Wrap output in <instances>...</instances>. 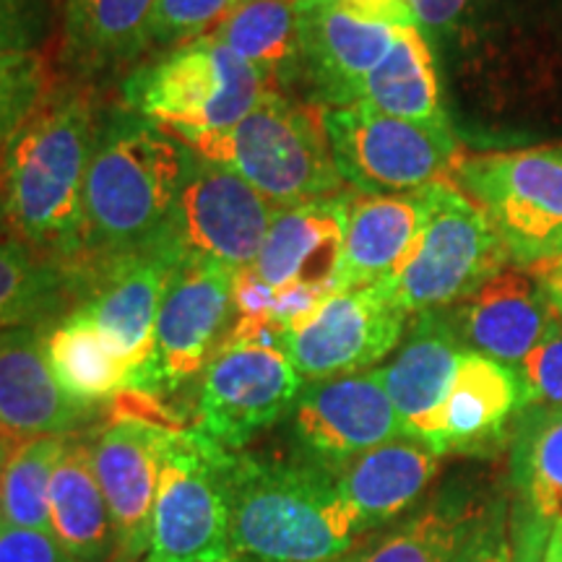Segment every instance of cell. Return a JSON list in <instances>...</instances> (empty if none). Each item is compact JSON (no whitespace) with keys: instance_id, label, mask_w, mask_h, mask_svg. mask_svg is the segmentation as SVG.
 Returning <instances> with one entry per match:
<instances>
[{"instance_id":"1","label":"cell","mask_w":562,"mask_h":562,"mask_svg":"<svg viewBox=\"0 0 562 562\" xmlns=\"http://www.w3.org/2000/svg\"><path fill=\"white\" fill-rule=\"evenodd\" d=\"M100 112L89 87L53 89L0 159V211L42 258L79 277L83 261V182Z\"/></svg>"},{"instance_id":"2","label":"cell","mask_w":562,"mask_h":562,"mask_svg":"<svg viewBox=\"0 0 562 562\" xmlns=\"http://www.w3.org/2000/svg\"><path fill=\"white\" fill-rule=\"evenodd\" d=\"M193 151L133 110L100 117L83 182V273L157 250Z\"/></svg>"},{"instance_id":"3","label":"cell","mask_w":562,"mask_h":562,"mask_svg":"<svg viewBox=\"0 0 562 562\" xmlns=\"http://www.w3.org/2000/svg\"><path fill=\"white\" fill-rule=\"evenodd\" d=\"M232 550L245 562H339L362 531L336 474L297 459L229 451Z\"/></svg>"},{"instance_id":"4","label":"cell","mask_w":562,"mask_h":562,"mask_svg":"<svg viewBox=\"0 0 562 562\" xmlns=\"http://www.w3.org/2000/svg\"><path fill=\"white\" fill-rule=\"evenodd\" d=\"M172 138L240 175L277 211L344 193L328 144L326 108L318 102L269 91L245 121L227 131Z\"/></svg>"},{"instance_id":"5","label":"cell","mask_w":562,"mask_h":562,"mask_svg":"<svg viewBox=\"0 0 562 562\" xmlns=\"http://www.w3.org/2000/svg\"><path fill=\"white\" fill-rule=\"evenodd\" d=\"M269 91L261 70L206 34L133 70L123 102L170 136H182L232 128Z\"/></svg>"},{"instance_id":"6","label":"cell","mask_w":562,"mask_h":562,"mask_svg":"<svg viewBox=\"0 0 562 562\" xmlns=\"http://www.w3.org/2000/svg\"><path fill=\"white\" fill-rule=\"evenodd\" d=\"M510 263L490 216L453 182H432L430 211L409 252L381 281L409 315L446 311Z\"/></svg>"},{"instance_id":"7","label":"cell","mask_w":562,"mask_h":562,"mask_svg":"<svg viewBox=\"0 0 562 562\" xmlns=\"http://www.w3.org/2000/svg\"><path fill=\"white\" fill-rule=\"evenodd\" d=\"M453 178L495 224L513 266L562 258V146L480 154L461 159Z\"/></svg>"},{"instance_id":"8","label":"cell","mask_w":562,"mask_h":562,"mask_svg":"<svg viewBox=\"0 0 562 562\" xmlns=\"http://www.w3.org/2000/svg\"><path fill=\"white\" fill-rule=\"evenodd\" d=\"M229 451L195 430H170L151 513L149 562H232Z\"/></svg>"},{"instance_id":"9","label":"cell","mask_w":562,"mask_h":562,"mask_svg":"<svg viewBox=\"0 0 562 562\" xmlns=\"http://www.w3.org/2000/svg\"><path fill=\"white\" fill-rule=\"evenodd\" d=\"M326 133L341 180L364 195L412 193L448 182L461 161L451 128L402 121L368 102L326 108Z\"/></svg>"},{"instance_id":"10","label":"cell","mask_w":562,"mask_h":562,"mask_svg":"<svg viewBox=\"0 0 562 562\" xmlns=\"http://www.w3.org/2000/svg\"><path fill=\"white\" fill-rule=\"evenodd\" d=\"M277 209L250 182L193 151L157 248L175 261H209L229 271L256 266Z\"/></svg>"},{"instance_id":"11","label":"cell","mask_w":562,"mask_h":562,"mask_svg":"<svg viewBox=\"0 0 562 562\" xmlns=\"http://www.w3.org/2000/svg\"><path fill=\"white\" fill-rule=\"evenodd\" d=\"M302 375L277 344L224 341L203 370L193 430L224 448L243 446L294 409Z\"/></svg>"},{"instance_id":"12","label":"cell","mask_w":562,"mask_h":562,"mask_svg":"<svg viewBox=\"0 0 562 562\" xmlns=\"http://www.w3.org/2000/svg\"><path fill=\"white\" fill-rule=\"evenodd\" d=\"M235 271L209 261H178L161 297L154 326V355L133 381L131 393L159 396L178 391L206 370L222 347V328L232 313Z\"/></svg>"},{"instance_id":"13","label":"cell","mask_w":562,"mask_h":562,"mask_svg":"<svg viewBox=\"0 0 562 562\" xmlns=\"http://www.w3.org/2000/svg\"><path fill=\"white\" fill-rule=\"evenodd\" d=\"M409 318L381 284L351 286L281 336V349L305 381L351 375L389 357Z\"/></svg>"},{"instance_id":"14","label":"cell","mask_w":562,"mask_h":562,"mask_svg":"<svg viewBox=\"0 0 562 562\" xmlns=\"http://www.w3.org/2000/svg\"><path fill=\"white\" fill-rule=\"evenodd\" d=\"M292 435L300 456L339 474L347 463L404 430L381 372L364 370L307 383L294 404Z\"/></svg>"},{"instance_id":"15","label":"cell","mask_w":562,"mask_h":562,"mask_svg":"<svg viewBox=\"0 0 562 562\" xmlns=\"http://www.w3.org/2000/svg\"><path fill=\"white\" fill-rule=\"evenodd\" d=\"M175 263L172 256L157 248L97 266L76 284L74 311L94 321L115 347L128 370L125 391L154 355V326Z\"/></svg>"},{"instance_id":"16","label":"cell","mask_w":562,"mask_h":562,"mask_svg":"<svg viewBox=\"0 0 562 562\" xmlns=\"http://www.w3.org/2000/svg\"><path fill=\"white\" fill-rule=\"evenodd\" d=\"M170 430L178 427L125 414L104 427L91 446L94 474L115 531V558L121 562L138 560L151 544V513Z\"/></svg>"},{"instance_id":"17","label":"cell","mask_w":562,"mask_h":562,"mask_svg":"<svg viewBox=\"0 0 562 562\" xmlns=\"http://www.w3.org/2000/svg\"><path fill=\"white\" fill-rule=\"evenodd\" d=\"M398 26L362 19L334 0H300V76L328 110L362 102L368 76L391 50Z\"/></svg>"},{"instance_id":"18","label":"cell","mask_w":562,"mask_h":562,"mask_svg":"<svg viewBox=\"0 0 562 562\" xmlns=\"http://www.w3.org/2000/svg\"><path fill=\"white\" fill-rule=\"evenodd\" d=\"M508 531L518 562H542L562 521V409L526 406L510 430Z\"/></svg>"},{"instance_id":"19","label":"cell","mask_w":562,"mask_h":562,"mask_svg":"<svg viewBox=\"0 0 562 562\" xmlns=\"http://www.w3.org/2000/svg\"><path fill=\"white\" fill-rule=\"evenodd\" d=\"M467 351L518 368L537 347L558 311L531 269L505 266L480 290L442 311Z\"/></svg>"},{"instance_id":"20","label":"cell","mask_w":562,"mask_h":562,"mask_svg":"<svg viewBox=\"0 0 562 562\" xmlns=\"http://www.w3.org/2000/svg\"><path fill=\"white\" fill-rule=\"evenodd\" d=\"M526 409L524 381L516 368L492 357L463 351L440 412L422 442L435 453H484L501 446Z\"/></svg>"},{"instance_id":"21","label":"cell","mask_w":562,"mask_h":562,"mask_svg":"<svg viewBox=\"0 0 562 562\" xmlns=\"http://www.w3.org/2000/svg\"><path fill=\"white\" fill-rule=\"evenodd\" d=\"M355 193L279 209L256 258L258 277L273 292L286 286H311L326 294L339 292V266L347 235L349 203Z\"/></svg>"},{"instance_id":"22","label":"cell","mask_w":562,"mask_h":562,"mask_svg":"<svg viewBox=\"0 0 562 562\" xmlns=\"http://www.w3.org/2000/svg\"><path fill=\"white\" fill-rule=\"evenodd\" d=\"M47 326L0 331V438L13 442L76 435L91 417L89 406L70 402L45 360Z\"/></svg>"},{"instance_id":"23","label":"cell","mask_w":562,"mask_h":562,"mask_svg":"<svg viewBox=\"0 0 562 562\" xmlns=\"http://www.w3.org/2000/svg\"><path fill=\"white\" fill-rule=\"evenodd\" d=\"M440 472V456L409 435H398L362 453L336 474L341 497L355 513L362 537L389 529L417 508Z\"/></svg>"},{"instance_id":"24","label":"cell","mask_w":562,"mask_h":562,"mask_svg":"<svg viewBox=\"0 0 562 562\" xmlns=\"http://www.w3.org/2000/svg\"><path fill=\"white\" fill-rule=\"evenodd\" d=\"M463 351L467 349L453 336L442 311L414 315L409 339L385 368L378 370L393 409L402 419L404 435L425 438L427 427L451 391Z\"/></svg>"},{"instance_id":"25","label":"cell","mask_w":562,"mask_h":562,"mask_svg":"<svg viewBox=\"0 0 562 562\" xmlns=\"http://www.w3.org/2000/svg\"><path fill=\"white\" fill-rule=\"evenodd\" d=\"M430 211V186L412 193L355 195L339 266V290L381 284L398 269Z\"/></svg>"},{"instance_id":"26","label":"cell","mask_w":562,"mask_h":562,"mask_svg":"<svg viewBox=\"0 0 562 562\" xmlns=\"http://www.w3.org/2000/svg\"><path fill=\"white\" fill-rule=\"evenodd\" d=\"M50 533L74 562H102L115 554V531L91 446L70 435L50 482Z\"/></svg>"},{"instance_id":"27","label":"cell","mask_w":562,"mask_h":562,"mask_svg":"<svg viewBox=\"0 0 562 562\" xmlns=\"http://www.w3.org/2000/svg\"><path fill=\"white\" fill-rule=\"evenodd\" d=\"M154 0H66L63 58L94 74L117 68L149 47Z\"/></svg>"},{"instance_id":"28","label":"cell","mask_w":562,"mask_h":562,"mask_svg":"<svg viewBox=\"0 0 562 562\" xmlns=\"http://www.w3.org/2000/svg\"><path fill=\"white\" fill-rule=\"evenodd\" d=\"M362 102L402 121L451 128L442 110L430 40L417 26H398L391 50L364 81Z\"/></svg>"},{"instance_id":"29","label":"cell","mask_w":562,"mask_h":562,"mask_svg":"<svg viewBox=\"0 0 562 562\" xmlns=\"http://www.w3.org/2000/svg\"><path fill=\"white\" fill-rule=\"evenodd\" d=\"M45 360L70 402L89 406L125 391L128 370L94 321L70 311L45 328Z\"/></svg>"},{"instance_id":"30","label":"cell","mask_w":562,"mask_h":562,"mask_svg":"<svg viewBox=\"0 0 562 562\" xmlns=\"http://www.w3.org/2000/svg\"><path fill=\"white\" fill-rule=\"evenodd\" d=\"M76 305V281L34 252L0 211V331L50 326Z\"/></svg>"},{"instance_id":"31","label":"cell","mask_w":562,"mask_h":562,"mask_svg":"<svg viewBox=\"0 0 562 562\" xmlns=\"http://www.w3.org/2000/svg\"><path fill=\"white\" fill-rule=\"evenodd\" d=\"M284 94L300 79V0H240L211 32Z\"/></svg>"},{"instance_id":"32","label":"cell","mask_w":562,"mask_h":562,"mask_svg":"<svg viewBox=\"0 0 562 562\" xmlns=\"http://www.w3.org/2000/svg\"><path fill=\"white\" fill-rule=\"evenodd\" d=\"M476 508L474 497L442 492L339 562H453Z\"/></svg>"},{"instance_id":"33","label":"cell","mask_w":562,"mask_h":562,"mask_svg":"<svg viewBox=\"0 0 562 562\" xmlns=\"http://www.w3.org/2000/svg\"><path fill=\"white\" fill-rule=\"evenodd\" d=\"M70 435L13 442L0 469V524L50 531V482Z\"/></svg>"},{"instance_id":"34","label":"cell","mask_w":562,"mask_h":562,"mask_svg":"<svg viewBox=\"0 0 562 562\" xmlns=\"http://www.w3.org/2000/svg\"><path fill=\"white\" fill-rule=\"evenodd\" d=\"M53 89L50 66L40 50L0 53V159Z\"/></svg>"},{"instance_id":"35","label":"cell","mask_w":562,"mask_h":562,"mask_svg":"<svg viewBox=\"0 0 562 562\" xmlns=\"http://www.w3.org/2000/svg\"><path fill=\"white\" fill-rule=\"evenodd\" d=\"M240 0H154L149 45L180 47L206 37Z\"/></svg>"},{"instance_id":"36","label":"cell","mask_w":562,"mask_h":562,"mask_svg":"<svg viewBox=\"0 0 562 562\" xmlns=\"http://www.w3.org/2000/svg\"><path fill=\"white\" fill-rule=\"evenodd\" d=\"M526 406L562 409V315L558 313L542 339L518 364Z\"/></svg>"},{"instance_id":"37","label":"cell","mask_w":562,"mask_h":562,"mask_svg":"<svg viewBox=\"0 0 562 562\" xmlns=\"http://www.w3.org/2000/svg\"><path fill=\"white\" fill-rule=\"evenodd\" d=\"M453 562H518L508 531V495H495L474 510Z\"/></svg>"},{"instance_id":"38","label":"cell","mask_w":562,"mask_h":562,"mask_svg":"<svg viewBox=\"0 0 562 562\" xmlns=\"http://www.w3.org/2000/svg\"><path fill=\"white\" fill-rule=\"evenodd\" d=\"M47 21V0H0V53L40 50Z\"/></svg>"},{"instance_id":"39","label":"cell","mask_w":562,"mask_h":562,"mask_svg":"<svg viewBox=\"0 0 562 562\" xmlns=\"http://www.w3.org/2000/svg\"><path fill=\"white\" fill-rule=\"evenodd\" d=\"M492 0H409V9L417 30L430 37H448L463 24H469L476 13L487 9Z\"/></svg>"},{"instance_id":"40","label":"cell","mask_w":562,"mask_h":562,"mask_svg":"<svg viewBox=\"0 0 562 562\" xmlns=\"http://www.w3.org/2000/svg\"><path fill=\"white\" fill-rule=\"evenodd\" d=\"M0 562H74L50 531L0 524Z\"/></svg>"},{"instance_id":"41","label":"cell","mask_w":562,"mask_h":562,"mask_svg":"<svg viewBox=\"0 0 562 562\" xmlns=\"http://www.w3.org/2000/svg\"><path fill=\"white\" fill-rule=\"evenodd\" d=\"M334 3H339L341 9L357 13L362 19L383 21V24L393 26H417L414 24L409 0H334Z\"/></svg>"},{"instance_id":"42","label":"cell","mask_w":562,"mask_h":562,"mask_svg":"<svg viewBox=\"0 0 562 562\" xmlns=\"http://www.w3.org/2000/svg\"><path fill=\"white\" fill-rule=\"evenodd\" d=\"M531 271L537 273L539 281H542L547 297H550L554 311L562 315V258H554V261L542 263V266H533Z\"/></svg>"},{"instance_id":"43","label":"cell","mask_w":562,"mask_h":562,"mask_svg":"<svg viewBox=\"0 0 562 562\" xmlns=\"http://www.w3.org/2000/svg\"><path fill=\"white\" fill-rule=\"evenodd\" d=\"M542 562H562V521H558L552 533H550V542L544 547Z\"/></svg>"},{"instance_id":"44","label":"cell","mask_w":562,"mask_h":562,"mask_svg":"<svg viewBox=\"0 0 562 562\" xmlns=\"http://www.w3.org/2000/svg\"><path fill=\"white\" fill-rule=\"evenodd\" d=\"M9 451H11V442L0 438V469H3V463H5V456H9Z\"/></svg>"},{"instance_id":"45","label":"cell","mask_w":562,"mask_h":562,"mask_svg":"<svg viewBox=\"0 0 562 562\" xmlns=\"http://www.w3.org/2000/svg\"><path fill=\"white\" fill-rule=\"evenodd\" d=\"M232 562H240V560H232ZM245 562V560H243Z\"/></svg>"},{"instance_id":"46","label":"cell","mask_w":562,"mask_h":562,"mask_svg":"<svg viewBox=\"0 0 562 562\" xmlns=\"http://www.w3.org/2000/svg\"><path fill=\"white\" fill-rule=\"evenodd\" d=\"M144 562H149V560H144Z\"/></svg>"}]
</instances>
